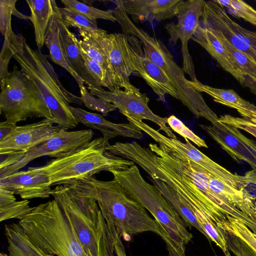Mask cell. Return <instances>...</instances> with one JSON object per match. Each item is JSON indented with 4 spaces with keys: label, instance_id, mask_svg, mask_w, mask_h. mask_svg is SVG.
Wrapping results in <instances>:
<instances>
[{
    "label": "cell",
    "instance_id": "cell-17",
    "mask_svg": "<svg viewBox=\"0 0 256 256\" xmlns=\"http://www.w3.org/2000/svg\"><path fill=\"white\" fill-rule=\"evenodd\" d=\"M0 187L19 195L24 200L45 198L51 195L48 176L42 166L30 167L0 178Z\"/></svg>",
    "mask_w": 256,
    "mask_h": 256
},
{
    "label": "cell",
    "instance_id": "cell-39",
    "mask_svg": "<svg viewBox=\"0 0 256 256\" xmlns=\"http://www.w3.org/2000/svg\"><path fill=\"white\" fill-rule=\"evenodd\" d=\"M218 226L224 238L228 250L234 255L256 256V252L239 237L232 232Z\"/></svg>",
    "mask_w": 256,
    "mask_h": 256
},
{
    "label": "cell",
    "instance_id": "cell-3",
    "mask_svg": "<svg viewBox=\"0 0 256 256\" xmlns=\"http://www.w3.org/2000/svg\"><path fill=\"white\" fill-rule=\"evenodd\" d=\"M13 58L21 70L36 84L48 106L54 123L62 130L76 128L78 122L70 104L82 105L81 97L66 90L62 84L52 66L41 52L34 50L21 34L12 43Z\"/></svg>",
    "mask_w": 256,
    "mask_h": 256
},
{
    "label": "cell",
    "instance_id": "cell-34",
    "mask_svg": "<svg viewBox=\"0 0 256 256\" xmlns=\"http://www.w3.org/2000/svg\"><path fill=\"white\" fill-rule=\"evenodd\" d=\"M220 226L234 234L244 242L256 252V236L246 225L240 220L227 216L226 218L217 223Z\"/></svg>",
    "mask_w": 256,
    "mask_h": 256
},
{
    "label": "cell",
    "instance_id": "cell-13",
    "mask_svg": "<svg viewBox=\"0 0 256 256\" xmlns=\"http://www.w3.org/2000/svg\"><path fill=\"white\" fill-rule=\"evenodd\" d=\"M204 0L184 1L178 7L176 15L177 22L165 26L169 36V41L174 46L180 40L182 56V69L193 82H198L196 76L194 66L188 49V42L200 25Z\"/></svg>",
    "mask_w": 256,
    "mask_h": 256
},
{
    "label": "cell",
    "instance_id": "cell-19",
    "mask_svg": "<svg viewBox=\"0 0 256 256\" xmlns=\"http://www.w3.org/2000/svg\"><path fill=\"white\" fill-rule=\"evenodd\" d=\"M142 46L136 38L134 44L135 71L133 74L142 78L162 102H166L167 94L179 100L178 91L170 79L160 66L144 56Z\"/></svg>",
    "mask_w": 256,
    "mask_h": 256
},
{
    "label": "cell",
    "instance_id": "cell-9",
    "mask_svg": "<svg viewBox=\"0 0 256 256\" xmlns=\"http://www.w3.org/2000/svg\"><path fill=\"white\" fill-rule=\"evenodd\" d=\"M0 110L9 123L16 124L33 117L54 122L36 84L17 66L0 82Z\"/></svg>",
    "mask_w": 256,
    "mask_h": 256
},
{
    "label": "cell",
    "instance_id": "cell-15",
    "mask_svg": "<svg viewBox=\"0 0 256 256\" xmlns=\"http://www.w3.org/2000/svg\"><path fill=\"white\" fill-rule=\"evenodd\" d=\"M87 88L92 95L114 104L125 116H128L138 120H150L158 125L160 130H162L168 137L176 138L171 128L167 126V118L161 117L150 109L148 105L150 98L146 94H136L120 88L112 92Z\"/></svg>",
    "mask_w": 256,
    "mask_h": 256
},
{
    "label": "cell",
    "instance_id": "cell-38",
    "mask_svg": "<svg viewBox=\"0 0 256 256\" xmlns=\"http://www.w3.org/2000/svg\"><path fill=\"white\" fill-rule=\"evenodd\" d=\"M80 90L83 104L88 109L100 112L104 116H106L109 112L116 109L114 105L111 102L104 99L94 97V96L88 91L85 86Z\"/></svg>",
    "mask_w": 256,
    "mask_h": 256
},
{
    "label": "cell",
    "instance_id": "cell-33",
    "mask_svg": "<svg viewBox=\"0 0 256 256\" xmlns=\"http://www.w3.org/2000/svg\"><path fill=\"white\" fill-rule=\"evenodd\" d=\"M58 10L62 21L68 28L72 26L78 30L95 32H106L98 26L96 21L90 20L74 9L64 7L59 8Z\"/></svg>",
    "mask_w": 256,
    "mask_h": 256
},
{
    "label": "cell",
    "instance_id": "cell-24",
    "mask_svg": "<svg viewBox=\"0 0 256 256\" xmlns=\"http://www.w3.org/2000/svg\"><path fill=\"white\" fill-rule=\"evenodd\" d=\"M208 186L215 194L256 224V198L246 188H235L212 174L209 178Z\"/></svg>",
    "mask_w": 256,
    "mask_h": 256
},
{
    "label": "cell",
    "instance_id": "cell-44",
    "mask_svg": "<svg viewBox=\"0 0 256 256\" xmlns=\"http://www.w3.org/2000/svg\"><path fill=\"white\" fill-rule=\"evenodd\" d=\"M17 126L4 121L0 122V142L4 141L16 129Z\"/></svg>",
    "mask_w": 256,
    "mask_h": 256
},
{
    "label": "cell",
    "instance_id": "cell-29",
    "mask_svg": "<svg viewBox=\"0 0 256 256\" xmlns=\"http://www.w3.org/2000/svg\"><path fill=\"white\" fill-rule=\"evenodd\" d=\"M148 178L182 218L186 226L190 228L194 227L206 237V234L200 226L194 212L185 201L162 181L150 176Z\"/></svg>",
    "mask_w": 256,
    "mask_h": 256
},
{
    "label": "cell",
    "instance_id": "cell-46",
    "mask_svg": "<svg viewBox=\"0 0 256 256\" xmlns=\"http://www.w3.org/2000/svg\"><path fill=\"white\" fill-rule=\"evenodd\" d=\"M242 86L248 88L250 92L256 96V82L246 78Z\"/></svg>",
    "mask_w": 256,
    "mask_h": 256
},
{
    "label": "cell",
    "instance_id": "cell-6",
    "mask_svg": "<svg viewBox=\"0 0 256 256\" xmlns=\"http://www.w3.org/2000/svg\"><path fill=\"white\" fill-rule=\"evenodd\" d=\"M18 224L29 238L48 254L88 256L70 220L54 199L32 207Z\"/></svg>",
    "mask_w": 256,
    "mask_h": 256
},
{
    "label": "cell",
    "instance_id": "cell-20",
    "mask_svg": "<svg viewBox=\"0 0 256 256\" xmlns=\"http://www.w3.org/2000/svg\"><path fill=\"white\" fill-rule=\"evenodd\" d=\"M184 0H121L125 12L136 22H161L176 16Z\"/></svg>",
    "mask_w": 256,
    "mask_h": 256
},
{
    "label": "cell",
    "instance_id": "cell-47",
    "mask_svg": "<svg viewBox=\"0 0 256 256\" xmlns=\"http://www.w3.org/2000/svg\"><path fill=\"white\" fill-rule=\"evenodd\" d=\"M0 256H10L9 255L6 254H4V253H3V252H2L0 254Z\"/></svg>",
    "mask_w": 256,
    "mask_h": 256
},
{
    "label": "cell",
    "instance_id": "cell-14",
    "mask_svg": "<svg viewBox=\"0 0 256 256\" xmlns=\"http://www.w3.org/2000/svg\"><path fill=\"white\" fill-rule=\"evenodd\" d=\"M92 130H61L48 140L26 152L24 157L11 166L0 169V178L18 171L34 160L43 156L58 158L64 156L93 140Z\"/></svg>",
    "mask_w": 256,
    "mask_h": 256
},
{
    "label": "cell",
    "instance_id": "cell-40",
    "mask_svg": "<svg viewBox=\"0 0 256 256\" xmlns=\"http://www.w3.org/2000/svg\"><path fill=\"white\" fill-rule=\"evenodd\" d=\"M166 122L172 130L184 138H187L198 147L208 148V146L203 139L196 134L174 115H171L168 117Z\"/></svg>",
    "mask_w": 256,
    "mask_h": 256
},
{
    "label": "cell",
    "instance_id": "cell-25",
    "mask_svg": "<svg viewBox=\"0 0 256 256\" xmlns=\"http://www.w3.org/2000/svg\"><path fill=\"white\" fill-rule=\"evenodd\" d=\"M188 82L194 90L210 95L216 102L236 110L243 118L256 120V106L242 98L234 90L214 88L200 81Z\"/></svg>",
    "mask_w": 256,
    "mask_h": 256
},
{
    "label": "cell",
    "instance_id": "cell-35",
    "mask_svg": "<svg viewBox=\"0 0 256 256\" xmlns=\"http://www.w3.org/2000/svg\"><path fill=\"white\" fill-rule=\"evenodd\" d=\"M16 0H0V30L4 37V42L10 43L16 40V34L13 32L11 20L14 14Z\"/></svg>",
    "mask_w": 256,
    "mask_h": 256
},
{
    "label": "cell",
    "instance_id": "cell-8",
    "mask_svg": "<svg viewBox=\"0 0 256 256\" xmlns=\"http://www.w3.org/2000/svg\"><path fill=\"white\" fill-rule=\"evenodd\" d=\"M110 172L128 195L152 215L170 239L185 253V246L191 240L192 234L156 186L145 180L138 167L134 164L124 170Z\"/></svg>",
    "mask_w": 256,
    "mask_h": 256
},
{
    "label": "cell",
    "instance_id": "cell-16",
    "mask_svg": "<svg viewBox=\"0 0 256 256\" xmlns=\"http://www.w3.org/2000/svg\"><path fill=\"white\" fill-rule=\"evenodd\" d=\"M236 162H247L256 174V142L238 128L218 120L211 124H199Z\"/></svg>",
    "mask_w": 256,
    "mask_h": 256
},
{
    "label": "cell",
    "instance_id": "cell-41",
    "mask_svg": "<svg viewBox=\"0 0 256 256\" xmlns=\"http://www.w3.org/2000/svg\"><path fill=\"white\" fill-rule=\"evenodd\" d=\"M228 12L236 18H243L256 26V10L241 0H230L226 7Z\"/></svg>",
    "mask_w": 256,
    "mask_h": 256
},
{
    "label": "cell",
    "instance_id": "cell-31",
    "mask_svg": "<svg viewBox=\"0 0 256 256\" xmlns=\"http://www.w3.org/2000/svg\"><path fill=\"white\" fill-rule=\"evenodd\" d=\"M211 30L222 43L234 68L245 78L256 82V63L246 54L232 46L220 32Z\"/></svg>",
    "mask_w": 256,
    "mask_h": 256
},
{
    "label": "cell",
    "instance_id": "cell-32",
    "mask_svg": "<svg viewBox=\"0 0 256 256\" xmlns=\"http://www.w3.org/2000/svg\"><path fill=\"white\" fill-rule=\"evenodd\" d=\"M78 32L82 38V40L78 39V44L80 49L104 69L113 83L118 87L116 84L114 76L108 58L102 48L86 30H78Z\"/></svg>",
    "mask_w": 256,
    "mask_h": 256
},
{
    "label": "cell",
    "instance_id": "cell-2",
    "mask_svg": "<svg viewBox=\"0 0 256 256\" xmlns=\"http://www.w3.org/2000/svg\"><path fill=\"white\" fill-rule=\"evenodd\" d=\"M66 185L77 193L94 199L110 231H116L125 240H130L134 235L151 232L160 236L166 246L174 244L158 222L115 179L103 181L92 177Z\"/></svg>",
    "mask_w": 256,
    "mask_h": 256
},
{
    "label": "cell",
    "instance_id": "cell-10",
    "mask_svg": "<svg viewBox=\"0 0 256 256\" xmlns=\"http://www.w3.org/2000/svg\"><path fill=\"white\" fill-rule=\"evenodd\" d=\"M126 117L130 123L136 126L157 142L164 150L175 152L190 159L227 184L242 190L254 183V178L250 170L244 176L232 173L201 152L187 138H184L185 142H183L177 138H168L142 120H136L128 116Z\"/></svg>",
    "mask_w": 256,
    "mask_h": 256
},
{
    "label": "cell",
    "instance_id": "cell-28",
    "mask_svg": "<svg viewBox=\"0 0 256 256\" xmlns=\"http://www.w3.org/2000/svg\"><path fill=\"white\" fill-rule=\"evenodd\" d=\"M59 7L50 22L45 38V44L49 50L50 59L67 70L74 78L80 88L84 86L82 80L72 70L64 58L60 38L58 26Z\"/></svg>",
    "mask_w": 256,
    "mask_h": 256
},
{
    "label": "cell",
    "instance_id": "cell-22",
    "mask_svg": "<svg viewBox=\"0 0 256 256\" xmlns=\"http://www.w3.org/2000/svg\"><path fill=\"white\" fill-rule=\"evenodd\" d=\"M58 26L63 53L70 66L88 85V88L104 90V89L98 84L86 68L78 44V39L64 24L60 14L58 16Z\"/></svg>",
    "mask_w": 256,
    "mask_h": 256
},
{
    "label": "cell",
    "instance_id": "cell-4",
    "mask_svg": "<svg viewBox=\"0 0 256 256\" xmlns=\"http://www.w3.org/2000/svg\"><path fill=\"white\" fill-rule=\"evenodd\" d=\"M50 194L70 220L88 256H114L118 234L110 231L94 199L66 184L56 186Z\"/></svg>",
    "mask_w": 256,
    "mask_h": 256
},
{
    "label": "cell",
    "instance_id": "cell-36",
    "mask_svg": "<svg viewBox=\"0 0 256 256\" xmlns=\"http://www.w3.org/2000/svg\"><path fill=\"white\" fill-rule=\"evenodd\" d=\"M61 2L64 7L74 9L91 20L96 21L98 19H103L116 22L113 10H102L76 0H62Z\"/></svg>",
    "mask_w": 256,
    "mask_h": 256
},
{
    "label": "cell",
    "instance_id": "cell-11",
    "mask_svg": "<svg viewBox=\"0 0 256 256\" xmlns=\"http://www.w3.org/2000/svg\"><path fill=\"white\" fill-rule=\"evenodd\" d=\"M86 31L100 44L107 56L116 86L126 91L140 94L139 89L132 84L129 78L135 71L136 38L124 33L108 34L106 31Z\"/></svg>",
    "mask_w": 256,
    "mask_h": 256
},
{
    "label": "cell",
    "instance_id": "cell-23",
    "mask_svg": "<svg viewBox=\"0 0 256 256\" xmlns=\"http://www.w3.org/2000/svg\"><path fill=\"white\" fill-rule=\"evenodd\" d=\"M191 40L201 46L224 70L243 85L246 78L234 68L222 43L211 29L200 24Z\"/></svg>",
    "mask_w": 256,
    "mask_h": 256
},
{
    "label": "cell",
    "instance_id": "cell-1",
    "mask_svg": "<svg viewBox=\"0 0 256 256\" xmlns=\"http://www.w3.org/2000/svg\"><path fill=\"white\" fill-rule=\"evenodd\" d=\"M110 152L134 162L150 178L166 184L190 206L196 218L211 216L218 222L227 216L238 220L244 218L240 211L210 188L212 174L178 153L164 151L156 144H150L148 148L136 142H116Z\"/></svg>",
    "mask_w": 256,
    "mask_h": 256
},
{
    "label": "cell",
    "instance_id": "cell-12",
    "mask_svg": "<svg viewBox=\"0 0 256 256\" xmlns=\"http://www.w3.org/2000/svg\"><path fill=\"white\" fill-rule=\"evenodd\" d=\"M200 24L220 32L232 46L256 63V32L233 20L224 8L214 0L204 1Z\"/></svg>",
    "mask_w": 256,
    "mask_h": 256
},
{
    "label": "cell",
    "instance_id": "cell-7",
    "mask_svg": "<svg viewBox=\"0 0 256 256\" xmlns=\"http://www.w3.org/2000/svg\"><path fill=\"white\" fill-rule=\"evenodd\" d=\"M109 142L102 137L90 142L41 166L47 174L51 186L68 184L92 177L102 171L126 170L135 164L127 159L106 150Z\"/></svg>",
    "mask_w": 256,
    "mask_h": 256
},
{
    "label": "cell",
    "instance_id": "cell-18",
    "mask_svg": "<svg viewBox=\"0 0 256 256\" xmlns=\"http://www.w3.org/2000/svg\"><path fill=\"white\" fill-rule=\"evenodd\" d=\"M54 124L52 120L44 118L32 124L17 126L8 137L0 142V152L9 150L27 152L62 130Z\"/></svg>",
    "mask_w": 256,
    "mask_h": 256
},
{
    "label": "cell",
    "instance_id": "cell-30",
    "mask_svg": "<svg viewBox=\"0 0 256 256\" xmlns=\"http://www.w3.org/2000/svg\"><path fill=\"white\" fill-rule=\"evenodd\" d=\"M12 191L0 187V221L20 220L32 209L28 200L17 201Z\"/></svg>",
    "mask_w": 256,
    "mask_h": 256
},
{
    "label": "cell",
    "instance_id": "cell-48",
    "mask_svg": "<svg viewBox=\"0 0 256 256\" xmlns=\"http://www.w3.org/2000/svg\"><path fill=\"white\" fill-rule=\"evenodd\" d=\"M255 235H256V234H255Z\"/></svg>",
    "mask_w": 256,
    "mask_h": 256
},
{
    "label": "cell",
    "instance_id": "cell-5",
    "mask_svg": "<svg viewBox=\"0 0 256 256\" xmlns=\"http://www.w3.org/2000/svg\"><path fill=\"white\" fill-rule=\"evenodd\" d=\"M114 14L123 33L134 36L142 44L144 56L160 66L176 87L179 100L197 118H202L211 124L218 122L217 114L208 106L200 92L190 84L182 69L176 63L167 47L160 40L136 26L122 7L121 0H115Z\"/></svg>",
    "mask_w": 256,
    "mask_h": 256
},
{
    "label": "cell",
    "instance_id": "cell-42",
    "mask_svg": "<svg viewBox=\"0 0 256 256\" xmlns=\"http://www.w3.org/2000/svg\"><path fill=\"white\" fill-rule=\"evenodd\" d=\"M219 122L244 130L256 138V120L224 114L218 118Z\"/></svg>",
    "mask_w": 256,
    "mask_h": 256
},
{
    "label": "cell",
    "instance_id": "cell-26",
    "mask_svg": "<svg viewBox=\"0 0 256 256\" xmlns=\"http://www.w3.org/2000/svg\"><path fill=\"white\" fill-rule=\"evenodd\" d=\"M4 234L10 256H54L38 248L18 223L5 224Z\"/></svg>",
    "mask_w": 256,
    "mask_h": 256
},
{
    "label": "cell",
    "instance_id": "cell-27",
    "mask_svg": "<svg viewBox=\"0 0 256 256\" xmlns=\"http://www.w3.org/2000/svg\"><path fill=\"white\" fill-rule=\"evenodd\" d=\"M30 20L34 31L35 40L38 48L45 44L46 32L52 15L58 9L53 0H27Z\"/></svg>",
    "mask_w": 256,
    "mask_h": 256
},
{
    "label": "cell",
    "instance_id": "cell-21",
    "mask_svg": "<svg viewBox=\"0 0 256 256\" xmlns=\"http://www.w3.org/2000/svg\"><path fill=\"white\" fill-rule=\"evenodd\" d=\"M70 110L78 122L100 131L106 142L117 136L140 140L142 131L136 126L128 123H116L109 121L102 115L70 106Z\"/></svg>",
    "mask_w": 256,
    "mask_h": 256
},
{
    "label": "cell",
    "instance_id": "cell-43",
    "mask_svg": "<svg viewBox=\"0 0 256 256\" xmlns=\"http://www.w3.org/2000/svg\"><path fill=\"white\" fill-rule=\"evenodd\" d=\"M26 152L21 150H9L0 152V169L14 165L21 160Z\"/></svg>",
    "mask_w": 256,
    "mask_h": 256
},
{
    "label": "cell",
    "instance_id": "cell-37",
    "mask_svg": "<svg viewBox=\"0 0 256 256\" xmlns=\"http://www.w3.org/2000/svg\"><path fill=\"white\" fill-rule=\"evenodd\" d=\"M80 50L86 68L99 85L108 88L110 92L120 88L113 83L106 72L98 64L90 58L84 52Z\"/></svg>",
    "mask_w": 256,
    "mask_h": 256
},
{
    "label": "cell",
    "instance_id": "cell-45",
    "mask_svg": "<svg viewBox=\"0 0 256 256\" xmlns=\"http://www.w3.org/2000/svg\"><path fill=\"white\" fill-rule=\"evenodd\" d=\"M114 252L116 256H126L124 246L122 243L121 238L118 235L114 244Z\"/></svg>",
    "mask_w": 256,
    "mask_h": 256
}]
</instances>
